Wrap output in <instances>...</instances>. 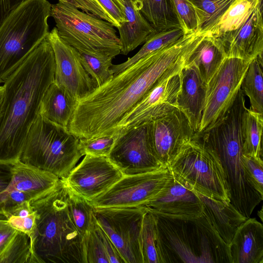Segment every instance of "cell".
Returning a JSON list of instances; mask_svg holds the SVG:
<instances>
[{"label":"cell","mask_w":263,"mask_h":263,"mask_svg":"<svg viewBox=\"0 0 263 263\" xmlns=\"http://www.w3.org/2000/svg\"><path fill=\"white\" fill-rule=\"evenodd\" d=\"M262 0H236L222 16L209 34L215 37L236 29L250 16Z\"/></svg>","instance_id":"28"},{"label":"cell","mask_w":263,"mask_h":263,"mask_svg":"<svg viewBox=\"0 0 263 263\" xmlns=\"http://www.w3.org/2000/svg\"><path fill=\"white\" fill-rule=\"evenodd\" d=\"M123 176L107 157L85 155L61 180L69 189L90 201L106 191Z\"/></svg>","instance_id":"16"},{"label":"cell","mask_w":263,"mask_h":263,"mask_svg":"<svg viewBox=\"0 0 263 263\" xmlns=\"http://www.w3.org/2000/svg\"><path fill=\"white\" fill-rule=\"evenodd\" d=\"M184 34L181 27L153 32L135 55L128 58L125 62L117 65L112 64L110 69L113 74L120 72L140 59L175 42Z\"/></svg>","instance_id":"26"},{"label":"cell","mask_w":263,"mask_h":263,"mask_svg":"<svg viewBox=\"0 0 263 263\" xmlns=\"http://www.w3.org/2000/svg\"><path fill=\"white\" fill-rule=\"evenodd\" d=\"M66 196L60 179L53 190L30 202L36 216L32 263H85L83 237L70 218Z\"/></svg>","instance_id":"4"},{"label":"cell","mask_w":263,"mask_h":263,"mask_svg":"<svg viewBox=\"0 0 263 263\" xmlns=\"http://www.w3.org/2000/svg\"><path fill=\"white\" fill-rule=\"evenodd\" d=\"M110 19L111 24L118 28L126 21L124 7L121 2L117 0H96Z\"/></svg>","instance_id":"39"},{"label":"cell","mask_w":263,"mask_h":263,"mask_svg":"<svg viewBox=\"0 0 263 263\" xmlns=\"http://www.w3.org/2000/svg\"><path fill=\"white\" fill-rule=\"evenodd\" d=\"M180 78L177 108L185 115L194 132L198 133L205 104L206 84L193 66H184Z\"/></svg>","instance_id":"20"},{"label":"cell","mask_w":263,"mask_h":263,"mask_svg":"<svg viewBox=\"0 0 263 263\" xmlns=\"http://www.w3.org/2000/svg\"><path fill=\"white\" fill-rule=\"evenodd\" d=\"M155 32L181 27L170 0H134Z\"/></svg>","instance_id":"25"},{"label":"cell","mask_w":263,"mask_h":263,"mask_svg":"<svg viewBox=\"0 0 263 263\" xmlns=\"http://www.w3.org/2000/svg\"><path fill=\"white\" fill-rule=\"evenodd\" d=\"M192 51L166 70L125 114L118 124L115 136L121 131L152 121L177 108L180 73Z\"/></svg>","instance_id":"10"},{"label":"cell","mask_w":263,"mask_h":263,"mask_svg":"<svg viewBox=\"0 0 263 263\" xmlns=\"http://www.w3.org/2000/svg\"><path fill=\"white\" fill-rule=\"evenodd\" d=\"M201 39L197 32L184 34L114 75L78 101L68 127L69 131L79 139L115 136L125 114Z\"/></svg>","instance_id":"1"},{"label":"cell","mask_w":263,"mask_h":263,"mask_svg":"<svg viewBox=\"0 0 263 263\" xmlns=\"http://www.w3.org/2000/svg\"><path fill=\"white\" fill-rule=\"evenodd\" d=\"M174 13L185 34L198 31V20L195 9L188 0H170Z\"/></svg>","instance_id":"37"},{"label":"cell","mask_w":263,"mask_h":263,"mask_svg":"<svg viewBox=\"0 0 263 263\" xmlns=\"http://www.w3.org/2000/svg\"><path fill=\"white\" fill-rule=\"evenodd\" d=\"M245 165L256 190L263 195V160L243 155Z\"/></svg>","instance_id":"40"},{"label":"cell","mask_w":263,"mask_h":263,"mask_svg":"<svg viewBox=\"0 0 263 263\" xmlns=\"http://www.w3.org/2000/svg\"><path fill=\"white\" fill-rule=\"evenodd\" d=\"M51 4L25 0L0 24V84L4 83L47 37Z\"/></svg>","instance_id":"5"},{"label":"cell","mask_w":263,"mask_h":263,"mask_svg":"<svg viewBox=\"0 0 263 263\" xmlns=\"http://www.w3.org/2000/svg\"><path fill=\"white\" fill-rule=\"evenodd\" d=\"M32 251L29 237L17 231L0 256V263H32Z\"/></svg>","instance_id":"33"},{"label":"cell","mask_w":263,"mask_h":263,"mask_svg":"<svg viewBox=\"0 0 263 263\" xmlns=\"http://www.w3.org/2000/svg\"><path fill=\"white\" fill-rule=\"evenodd\" d=\"M172 173L167 165L152 172L123 176L103 193L88 201L94 208L143 206L165 185Z\"/></svg>","instance_id":"14"},{"label":"cell","mask_w":263,"mask_h":263,"mask_svg":"<svg viewBox=\"0 0 263 263\" xmlns=\"http://www.w3.org/2000/svg\"><path fill=\"white\" fill-rule=\"evenodd\" d=\"M66 202L72 222L83 237L97 223L94 212L95 208L87 200L68 187Z\"/></svg>","instance_id":"29"},{"label":"cell","mask_w":263,"mask_h":263,"mask_svg":"<svg viewBox=\"0 0 263 263\" xmlns=\"http://www.w3.org/2000/svg\"><path fill=\"white\" fill-rule=\"evenodd\" d=\"M231 263H263V226L249 218L237 228L229 245Z\"/></svg>","instance_id":"21"},{"label":"cell","mask_w":263,"mask_h":263,"mask_svg":"<svg viewBox=\"0 0 263 263\" xmlns=\"http://www.w3.org/2000/svg\"><path fill=\"white\" fill-rule=\"evenodd\" d=\"M121 2L124 7L126 21L117 29L120 35V54L127 55L144 43L155 30L140 12L134 0H121Z\"/></svg>","instance_id":"22"},{"label":"cell","mask_w":263,"mask_h":263,"mask_svg":"<svg viewBox=\"0 0 263 263\" xmlns=\"http://www.w3.org/2000/svg\"><path fill=\"white\" fill-rule=\"evenodd\" d=\"M167 166L194 190L226 204L231 203L219 158L198 133L178 152Z\"/></svg>","instance_id":"8"},{"label":"cell","mask_w":263,"mask_h":263,"mask_svg":"<svg viewBox=\"0 0 263 263\" xmlns=\"http://www.w3.org/2000/svg\"><path fill=\"white\" fill-rule=\"evenodd\" d=\"M107 158L124 176L150 172L165 165L153 149L151 121L118 133Z\"/></svg>","instance_id":"13"},{"label":"cell","mask_w":263,"mask_h":263,"mask_svg":"<svg viewBox=\"0 0 263 263\" xmlns=\"http://www.w3.org/2000/svg\"><path fill=\"white\" fill-rule=\"evenodd\" d=\"M25 0H0V24L6 16Z\"/></svg>","instance_id":"44"},{"label":"cell","mask_w":263,"mask_h":263,"mask_svg":"<svg viewBox=\"0 0 263 263\" xmlns=\"http://www.w3.org/2000/svg\"><path fill=\"white\" fill-rule=\"evenodd\" d=\"M193 6L198 20L197 31L208 33L236 0H188Z\"/></svg>","instance_id":"30"},{"label":"cell","mask_w":263,"mask_h":263,"mask_svg":"<svg viewBox=\"0 0 263 263\" xmlns=\"http://www.w3.org/2000/svg\"><path fill=\"white\" fill-rule=\"evenodd\" d=\"M82 65L96 87L111 79L114 74L110 69L113 58L102 54L80 53Z\"/></svg>","instance_id":"32"},{"label":"cell","mask_w":263,"mask_h":263,"mask_svg":"<svg viewBox=\"0 0 263 263\" xmlns=\"http://www.w3.org/2000/svg\"><path fill=\"white\" fill-rule=\"evenodd\" d=\"M243 129V155L262 160V114L247 108Z\"/></svg>","instance_id":"31"},{"label":"cell","mask_w":263,"mask_h":263,"mask_svg":"<svg viewBox=\"0 0 263 263\" xmlns=\"http://www.w3.org/2000/svg\"><path fill=\"white\" fill-rule=\"evenodd\" d=\"M59 1L68 3L84 12L92 14L111 24L110 19L96 0H59Z\"/></svg>","instance_id":"41"},{"label":"cell","mask_w":263,"mask_h":263,"mask_svg":"<svg viewBox=\"0 0 263 263\" xmlns=\"http://www.w3.org/2000/svg\"><path fill=\"white\" fill-rule=\"evenodd\" d=\"M116 136L80 138L79 147L84 155L107 157L115 142Z\"/></svg>","instance_id":"38"},{"label":"cell","mask_w":263,"mask_h":263,"mask_svg":"<svg viewBox=\"0 0 263 263\" xmlns=\"http://www.w3.org/2000/svg\"><path fill=\"white\" fill-rule=\"evenodd\" d=\"M140 244L143 263H160L156 248V221L147 210L143 219Z\"/></svg>","instance_id":"34"},{"label":"cell","mask_w":263,"mask_h":263,"mask_svg":"<svg viewBox=\"0 0 263 263\" xmlns=\"http://www.w3.org/2000/svg\"><path fill=\"white\" fill-rule=\"evenodd\" d=\"M101 232L109 263H125L115 246L102 228Z\"/></svg>","instance_id":"43"},{"label":"cell","mask_w":263,"mask_h":263,"mask_svg":"<svg viewBox=\"0 0 263 263\" xmlns=\"http://www.w3.org/2000/svg\"><path fill=\"white\" fill-rule=\"evenodd\" d=\"M50 16L60 37L80 53L113 58L120 54L119 37L109 22L60 1L51 5Z\"/></svg>","instance_id":"7"},{"label":"cell","mask_w":263,"mask_h":263,"mask_svg":"<svg viewBox=\"0 0 263 263\" xmlns=\"http://www.w3.org/2000/svg\"><path fill=\"white\" fill-rule=\"evenodd\" d=\"M150 212L160 263H231L229 245L204 212L193 216Z\"/></svg>","instance_id":"3"},{"label":"cell","mask_w":263,"mask_h":263,"mask_svg":"<svg viewBox=\"0 0 263 263\" xmlns=\"http://www.w3.org/2000/svg\"><path fill=\"white\" fill-rule=\"evenodd\" d=\"M85 263H109L102 238L101 228L97 222L83 236Z\"/></svg>","instance_id":"36"},{"label":"cell","mask_w":263,"mask_h":263,"mask_svg":"<svg viewBox=\"0 0 263 263\" xmlns=\"http://www.w3.org/2000/svg\"><path fill=\"white\" fill-rule=\"evenodd\" d=\"M60 180L52 174L27 165L20 159L0 161V216L5 218L23 202L46 195Z\"/></svg>","instance_id":"9"},{"label":"cell","mask_w":263,"mask_h":263,"mask_svg":"<svg viewBox=\"0 0 263 263\" xmlns=\"http://www.w3.org/2000/svg\"><path fill=\"white\" fill-rule=\"evenodd\" d=\"M226 58L219 40L205 34L188 57L185 66H194L206 84Z\"/></svg>","instance_id":"24"},{"label":"cell","mask_w":263,"mask_h":263,"mask_svg":"<svg viewBox=\"0 0 263 263\" xmlns=\"http://www.w3.org/2000/svg\"><path fill=\"white\" fill-rule=\"evenodd\" d=\"M117 1H120V0H117Z\"/></svg>","instance_id":"47"},{"label":"cell","mask_w":263,"mask_h":263,"mask_svg":"<svg viewBox=\"0 0 263 263\" xmlns=\"http://www.w3.org/2000/svg\"><path fill=\"white\" fill-rule=\"evenodd\" d=\"M185 115L178 108L151 121V138L155 155L168 163L196 135Z\"/></svg>","instance_id":"17"},{"label":"cell","mask_w":263,"mask_h":263,"mask_svg":"<svg viewBox=\"0 0 263 263\" xmlns=\"http://www.w3.org/2000/svg\"><path fill=\"white\" fill-rule=\"evenodd\" d=\"M258 215L260 217L261 221H262V208L260 210V211L258 212Z\"/></svg>","instance_id":"46"},{"label":"cell","mask_w":263,"mask_h":263,"mask_svg":"<svg viewBox=\"0 0 263 263\" xmlns=\"http://www.w3.org/2000/svg\"><path fill=\"white\" fill-rule=\"evenodd\" d=\"M217 38L221 43L226 57L251 61L258 56L262 55V1L240 26Z\"/></svg>","instance_id":"19"},{"label":"cell","mask_w":263,"mask_h":263,"mask_svg":"<svg viewBox=\"0 0 263 263\" xmlns=\"http://www.w3.org/2000/svg\"><path fill=\"white\" fill-rule=\"evenodd\" d=\"M78 101L65 88L54 81L45 92L39 114L48 120L68 127Z\"/></svg>","instance_id":"23"},{"label":"cell","mask_w":263,"mask_h":263,"mask_svg":"<svg viewBox=\"0 0 263 263\" xmlns=\"http://www.w3.org/2000/svg\"><path fill=\"white\" fill-rule=\"evenodd\" d=\"M5 218L11 227L26 234L30 240H32L35 231L36 216L30 202L26 201L18 205Z\"/></svg>","instance_id":"35"},{"label":"cell","mask_w":263,"mask_h":263,"mask_svg":"<svg viewBox=\"0 0 263 263\" xmlns=\"http://www.w3.org/2000/svg\"><path fill=\"white\" fill-rule=\"evenodd\" d=\"M4 89L3 86H0V109L1 105L3 102V96H4Z\"/></svg>","instance_id":"45"},{"label":"cell","mask_w":263,"mask_h":263,"mask_svg":"<svg viewBox=\"0 0 263 263\" xmlns=\"http://www.w3.org/2000/svg\"><path fill=\"white\" fill-rule=\"evenodd\" d=\"M46 37L54 55V82L78 101L91 93L96 86L82 65L80 53L60 37L55 27Z\"/></svg>","instance_id":"15"},{"label":"cell","mask_w":263,"mask_h":263,"mask_svg":"<svg viewBox=\"0 0 263 263\" xmlns=\"http://www.w3.org/2000/svg\"><path fill=\"white\" fill-rule=\"evenodd\" d=\"M83 156L79 139L68 127L39 114L28 132L20 160L62 179Z\"/></svg>","instance_id":"6"},{"label":"cell","mask_w":263,"mask_h":263,"mask_svg":"<svg viewBox=\"0 0 263 263\" xmlns=\"http://www.w3.org/2000/svg\"><path fill=\"white\" fill-rule=\"evenodd\" d=\"M171 172V177L164 186L143 206L149 211L164 215H201L203 204L199 193Z\"/></svg>","instance_id":"18"},{"label":"cell","mask_w":263,"mask_h":263,"mask_svg":"<svg viewBox=\"0 0 263 263\" xmlns=\"http://www.w3.org/2000/svg\"><path fill=\"white\" fill-rule=\"evenodd\" d=\"M55 60L46 37L6 80L0 109V161L20 159L43 97L54 81Z\"/></svg>","instance_id":"2"},{"label":"cell","mask_w":263,"mask_h":263,"mask_svg":"<svg viewBox=\"0 0 263 263\" xmlns=\"http://www.w3.org/2000/svg\"><path fill=\"white\" fill-rule=\"evenodd\" d=\"M250 62L226 57L208 82L205 104L198 133L211 127L232 106L241 88Z\"/></svg>","instance_id":"12"},{"label":"cell","mask_w":263,"mask_h":263,"mask_svg":"<svg viewBox=\"0 0 263 263\" xmlns=\"http://www.w3.org/2000/svg\"><path fill=\"white\" fill-rule=\"evenodd\" d=\"M17 231L8 223L6 219L0 216V256L5 251Z\"/></svg>","instance_id":"42"},{"label":"cell","mask_w":263,"mask_h":263,"mask_svg":"<svg viewBox=\"0 0 263 263\" xmlns=\"http://www.w3.org/2000/svg\"><path fill=\"white\" fill-rule=\"evenodd\" d=\"M262 55L252 60L241 83V88L250 101V109L263 114Z\"/></svg>","instance_id":"27"},{"label":"cell","mask_w":263,"mask_h":263,"mask_svg":"<svg viewBox=\"0 0 263 263\" xmlns=\"http://www.w3.org/2000/svg\"><path fill=\"white\" fill-rule=\"evenodd\" d=\"M143 206L95 208L98 224L115 246L125 263H143L140 236Z\"/></svg>","instance_id":"11"}]
</instances>
